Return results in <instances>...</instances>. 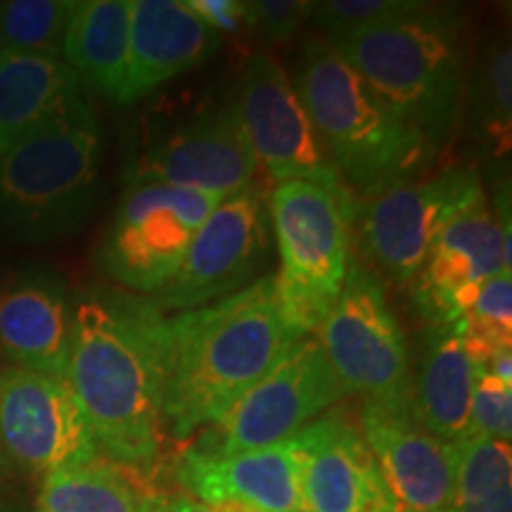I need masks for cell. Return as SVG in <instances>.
Listing matches in <instances>:
<instances>
[{"instance_id": "cell-1", "label": "cell", "mask_w": 512, "mask_h": 512, "mask_svg": "<svg viewBox=\"0 0 512 512\" xmlns=\"http://www.w3.org/2000/svg\"><path fill=\"white\" fill-rule=\"evenodd\" d=\"M166 318L145 294L98 290L74 306L64 380L100 456L128 470L155 465L162 453Z\"/></svg>"}, {"instance_id": "cell-2", "label": "cell", "mask_w": 512, "mask_h": 512, "mask_svg": "<svg viewBox=\"0 0 512 512\" xmlns=\"http://www.w3.org/2000/svg\"><path fill=\"white\" fill-rule=\"evenodd\" d=\"M164 432L216 425L306 335L285 318L273 275L221 302L166 318Z\"/></svg>"}, {"instance_id": "cell-3", "label": "cell", "mask_w": 512, "mask_h": 512, "mask_svg": "<svg viewBox=\"0 0 512 512\" xmlns=\"http://www.w3.org/2000/svg\"><path fill=\"white\" fill-rule=\"evenodd\" d=\"M316 136L351 197L418 178L434 155L325 38L304 43L292 81Z\"/></svg>"}, {"instance_id": "cell-4", "label": "cell", "mask_w": 512, "mask_h": 512, "mask_svg": "<svg viewBox=\"0 0 512 512\" xmlns=\"http://www.w3.org/2000/svg\"><path fill=\"white\" fill-rule=\"evenodd\" d=\"M332 48L434 157L444 150L463 117L467 83L463 29L453 12L422 3L392 22L332 41Z\"/></svg>"}, {"instance_id": "cell-5", "label": "cell", "mask_w": 512, "mask_h": 512, "mask_svg": "<svg viewBox=\"0 0 512 512\" xmlns=\"http://www.w3.org/2000/svg\"><path fill=\"white\" fill-rule=\"evenodd\" d=\"M102 138L86 98L0 155V221L22 240H53L91 214Z\"/></svg>"}, {"instance_id": "cell-6", "label": "cell", "mask_w": 512, "mask_h": 512, "mask_svg": "<svg viewBox=\"0 0 512 512\" xmlns=\"http://www.w3.org/2000/svg\"><path fill=\"white\" fill-rule=\"evenodd\" d=\"M356 204L351 195L309 181L278 183L271 192L268 221L280 256L275 292L302 335L320 328L342 292Z\"/></svg>"}, {"instance_id": "cell-7", "label": "cell", "mask_w": 512, "mask_h": 512, "mask_svg": "<svg viewBox=\"0 0 512 512\" xmlns=\"http://www.w3.org/2000/svg\"><path fill=\"white\" fill-rule=\"evenodd\" d=\"M479 197H484L482 178L453 166L408 178L356 204L354 221L370 271L396 285L413 283L441 230Z\"/></svg>"}, {"instance_id": "cell-8", "label": "cell", "mask_w": 512, "mask_h": 512, "mask_svg": "<svg viewBox=\"0 0 512 512\" xmlns=\"http://www.w3.org/2000/svg\"><path fill=\"white\" fill-rule=\"evenodd\" d=\"M223 197L155 183H128L100 249L114 283L155 297L174 278L192 238Z\"/></svg>"}, {"instance_id": "cell-9", "label": "cell", "mask_w": 512, "mask_h": 512, "mask_svg": "<svg viewBox=\"0 0 512 512\" xmlns=\"http://www.w3.org/2000/svg\"><path fill=\"white\" fill-rule=\"evenodd\" d=\"M316 339L344 394L382 399L406 392V337L384 294V283L361 261H349L347 278Z\"/></svg>"}, {"instance_id": "cell-10", "label": "cell", "mask_w": 512, "mask_h": 512, "mask_svg": "<svg viewBox=\"0 0 512 512\" xmlns=\"http://www.w3.org/2000/svg\"><path fill=\"white\" fill-rule=\"evenodd\" d=\"M230 105L256 164L273 181H309L337 195H351L332 169L292 79L275 57L254 53L242 64L238 95Z\"/></svg>"}, {"instance_id": "cell-11", "label": "cell", "mask_w": 512, "mask_h": 512, "mask_svg": "<svg viewBox=\"0 0 512 512\" xmlns=\"http://www.w3.org/2000/svg\"><path fill=\"white\" fill-rule=\"evenodd\" d=\"M268 249V209L252 185L216 204L174 278L152 299L164 313L221 302L259 280L256 275L264 271Z\"/></svg>"}, {"instance_id": "cell-12", "label": "cell", "mask_w": 512, "mask_h": 512, "mask_svg": "<svg viewBox=\"0 0 512 512\" xmlns=\"http://www.w3.org/2000/svg\"><path fill=\"white\" fill-rule=\"evenodd\" d=\"M0 451L43 477L102 458L67 380L24 368L0 373Z\"/></svg>"}, {"instance_id": "cell-13", "label": "cell", "mask_w": 512, "mask_h": 512, "mask_svg": "<svg viewBox=\"0 0 512 512\" xmlns=\"http://www.w3.org/2000/svg\"><path fill=\"white\" fill-rule=\"evenodd\" d=\"M344 396L318 339L306 335L216 422L219 444L209 451L240 453L280 444L328 413Z\"/></svg>"}, {"instance_id": "cell-14", "label": "cell", "mask_w": 512, "mask_h": 512, "mask_svg": "<svg viewBox=\"0 0 512 512\" xmlns=\"http://www.w3.org/2000/svg\"><path fill=\"white\" fill-rule=\"evenodd\" d=\"M399 512H448L456 494L458 446L420 425L406 392L366 399L358 422Z\"/></svg>"}, {"instance_id": "cell-15", "label": "cell", "mask_w": 512, "mask_h": 512, "mask_svg": "<svg viewBox=\"0 0 512 512\" xmlns=\"http://www.w3.org/2000/svg\"><path fill=\"white\" fill-rule=\"evenodd\" d=\"M259 164L249 150L233 105L200 114L147 145L128 183H155L169 188L230 197L252 188Z\"/></svg>"}, {"instance_id": "cell-16", "label": "cell", "mask_w": 512, "mask_h": 512, "mask_svg": "<svg viewBox=\"0 0 512 512\" xmlns=\"http://www.w3.org/2000/svg\"><path fill=\"white\" fill-rule=\"evenodd\" d=\"M510 271V242L486 197L467 207L441 230L425 266L413 278V302L434 328L463 318L479 285Z\"/></svg>"}, {"instance_id": "cell-17", "label": "cell", "mask_w": 512, "mask_h": 512, "mask_svg": "<svg viewBox=\"0 0 512 512\" xmlns=\"http://www.w3.org/2000/svg\"><path fill=\"white\" fill-rule=\"evenodd\" d=\"M306 512H399L358 425L339 408L294 434Z\"/></svg>"}, {"instance_id": "cell-18", "label": "cell", "mask_w": 512, "mask_h": 512, "mask_svg": "<svg viewBox=\"0 0 512 512\" xmlns=\"http://www.w3.org/2000/svg\"><path fill=\"white\" fill-rule=\"evenodd\" d=\"M178 479L188 496L214 510L306 512L294 437L228 456L190 448L178 460Z\"/></svg>"}, {"instance_id": "cell-19", "label": "cell", "mask_w": 512, "mask_h": 512, "mask_svg": "<svg viewBox=\"0 0 512 512\" xmlns=\"http://www.w3.org/2000/svg\"><path fill=\"white\" fill-rule=\"evenodd\" d=\"M219 46L221 34L183 0H131L124 105L200 67Z\"/></svg>"}, {"instance_id": "cell-20", "label": "cell", "mask_w": 512, "mask_h": 512, "mask_svg": "<svg viewBox=\"0 0 512 512\" xmlns=\"http://www.w3.org/2000/svg\"><path fill=\"white\" fill-rule=\"evenodd\" d=\"M74 309L53 275L29 273L0 287V351L15 368L64 377Z\"/></svg>"}, {"instance_id": "cell-21", "label": "cell", "mask_w": 512, "mask_h": 512, "mask_svg": "<svg viewBox=\"0 0 512 512\" xmlns=\"http://www.w3.org/2000/svg\"><path fill=\"white\" fill-rule=\"evenodd\" d=\"M477 366L467 349L460 320L434 328L422 354L420 373L411 382L413 411L420 425L446 444L470 434V401Z\"/></svg>"}, {"instance_id": "cell-22", "label": "cell", "mask_w": 512, "mask_h": 512, "mask_svg": "<svg viewBox=\"0 0 512 512\" xmlns=\"http://www.w3.org/2000/svg\"><path fill=\"white\" fill-rule=\"evenodd\" d=\"M83 100V83L57 57L0 55V155Z\"/></svg>"}, {"instance_id": "cell-23", "label": "cell", "mask_w": 512, "mask_h": 512, "mask_svg": "<svg viewBox=\"0 0 512 512\" xmlns=\"http://www.w3.org/2000/svg\"><path fill=\"white\" fill-rule=\"evenodd\" d=\"M128 22L131 0L76 3L62 48V60L83 86L117 105H124L126 98Z\"/></svg>"}, {"instance_id": "cell-24", "label": "cell", "mask_w": 512, "mask_h": 512, "mask_svg": "<svg viewBox=\"0 0 512 512\" xmlns=\"http://www.w3.org/2000/svg\"><path fill=\"white\" fill-rule=\"evenodd\" d=\"M470 136L484 159H503L512 140V50L496 36L482 46L465 83L463 114Z\"/></svg>"}, {"instance_id": "cell-25", "label": "cell", "mask_w": 512, "mask_h": 512, "mask_svg": "<svg viewBox=\"0 0 512 512\" xmlns=\"http://www.w3.org/2000/svg\"><path fill=\"white\" fill-rule=\"evenodd\" d=\"M128 467L95 460L43 477L38 512H145L150 494Z\"/></svg>"}, {"instance_id": "cell-26", "label": "cell", "mask_w": 512, "mask_h": 512, "mask_svg": "<svg viewBox=\"0 0 512 512\" xmlns=\"http://www.w3.org/2000/svg\"><path fill=\"white\" fill-rule=\"evenodd\" d=\"M448 512H512V448L470 434L458 444V477Z\"/></svg>"}, {"instance_id": "cell-27", "label": "cell", "mask_w": 512, "mask_h": 512, "mask_svg": "<svg viewBox=\"0 0 512 512\" xmlns=\"http://www.w3.org/2000/svg\"><path fill=\"white\" fill-rule=\"evenodd\" d=\"M72 0H10L0 3V41L10 53L62 60L64 36L72 22Z\"/></svg>"}, {"instance_id": "cell-28", "label": "cell", "mask_w": 512, "mask_h": 512, "mask_svg": "<svg viewBox=\"0 0 512 512\" xmlns=\"http://www.w3.org/2000/svg\"><path fill=\"white\" fill-rule=\"evenodd\" d=\"M422 3L415 0H325L313 5V24L325 41H339L384 22L408 15Z\"/></svg>"}, {"instance_id": "cell-29", "label": "cell", "mask_w": 512, "mask_h": 512, "mask_svg": "<svg viewBox=\"0 0 512 512\" xmlns=\"http://www.w3.org/2000/svg\"><path fill=\"white\" fill-rule=\"evenodd\" d=\"M470 434L498 441L512 439V384L477 373L470 401ZM467 434V437H470Z\"/></svg>"}, {"instance_id": "cell-30", "label": "cell", "mask_w": 512, "mask_h": 512, "mask_svg": "<svg viewBox=\"0 0 512 512\" xmlns=\"http://www.w3.org/2000/svg\"><path fill=\"white\" fill-rule=\"evenodd\" d=\"M313 5L311 0H249L247 29L268 43H285L309 22Z\"/></svg>"}, {"instance_id": "cell-31", "label": "cell", "mask_w": 512, "mask_h": 512, "mask_svg": "<svg viewBox=\"0 0 512 512\" xmlns=\"http://www.w3.org/2000/svg\"><path fill=\"white\" fill-rule=\"evenodd\" d=\"M216 34H240L247 29V3L242 0H185Z\"/></svg>"}, {"instance_id": "cell-32", "label": "cell", "mask_w": 512, "mask_h": 512, "mask_svg": "<svg viewBox=\"0 0 512 512\" xmlns=\"http://www.w3.org/2000/svg\"><path fill=\"white\" fill-rule=\"evenodd\" d=\"M145 512H219L188 494H150Z\"/></svg>"}, {"instance_id": "cell-33", "label": "cell", "mask_w": 512, "mask_h": 512, "mask_svg": "<svg viewBox=\"0 0 512 512\" xmlns=\"http://www.w3.org/2000/svg\"><path fill=\"white\" fill-rule=\"evenodd\" d=\"M8 470H10V460L3 456V451H0V484H3L5 477H8Z\"/></svg>"}, {"instance_id": "cell-34", "label": "cell", "mask_w": 512, "mask_h": 512, "mask_svg": "<svg viewBox=\"0 0 512 512\" xmlns=\"http://www.w3.org/2000/svg\"><path fill=\"white\" fill-rule=\"evenodd\" d=\"M219 512H242V510H230V508H223V510H219Z\"/></svg>"}, {"instance_id": "cell-35", "label": "cell", "mask_w": 512, "mask_h": 512, "mask_svg": "<svg viewBox=\"0 0 512 512\" xmlns=\"http://www.w3.org/2000/svg\"><path fill=\"white\" fill-rule=\"evenodd\" d=\"M3 50H5V48H3V41H0V55H3Z\"/></svg>"}]
</instances>
